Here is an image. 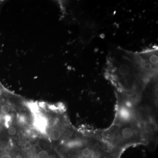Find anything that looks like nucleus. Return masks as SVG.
<instances>
[{"instance_id":"obj_7","label":"nucleus","mask_w":158,"mask_h":158,"mask_svg":"<svg viewBox=\"0 0 158 158\" xmlns=\"http://www.w3.org/2000/svg\"><path fill=\"white\" fill-rule=\"evenodd\" d=\"M7 132H8L9 135L11 136H14L17 133V130H16V129L14 127L11 126H9L8 128Z\"/></svg>"},{"instance_id":"obj_9","label":"nucleus","mask_w":158,"mask_h":158,"mask_svg":"<svg viewBox=\"0 0 158 158\" xmlns=\"http://www.w3.org/2000/svg\"><path fill=\"white\" fill-rule=\"evenodd\" d=\"M91 156L93 158H100L101 156V154L100 152L97 151H94L91 153Z\"/></svg>"},{"instance_id":"obj_13","label":"nucleus","mask_w":158,"mask_h":158,"mask_svg":"<svg viewBox=\"0 0 158 158\" xmlns=\"http://www.w3.org/2000/svg\"><path fill=\"white\" fill-rule=\"evenodd\" d=\"M77 158H84V156H79Z\"/></svg>"},{"instance_id":"obj_3","label":"nucleus","mask_w":158,"mask_h":158,"mask_svg":"<svg viewBox=\"0 0 158 158\" xmlns=\"http://www.w3.org/2000/svg\"><path fill=\"white\" fill-rule=\"evenodd\" d=\"M131 112L129 110L128 108H121L118 111V117L119 119L123 121H127L132 118Z\"/></svg>"},{"instance_id":"obj_12","label":"nucleus","mask_w":158,"mask_h":158,"mask_svg":"<svg viewBox=\"0 0 158 158\" xmlns=\"http://www.w3.org/2000/svg\"><path fill=\"white\" fill-rule=\"evenodd\" d=\"M85 158H92V157L91 156V155L85 157Z\"/></svg>"},{"instance_id":"obj_5","label":"nucleus","mask_w":158,"mask_h":158,"mask_svg":"<svg viewBox=\"0 0 158 158\" xmlns=\"http://www.w3.org/2000/svg\"><path fill=\"white\" fill-rule=\"evenodd\" d=\"M11 110L10 106L7 104L2 103L0 105V116H3L9 114Z\"/></svg>"},{"instance_id":"obj_10","label":"nucleus","mask_w":158,"mask_h":158,"mask_svg":"<svg viewBox=\"0 0 158 158\" xmlns=\"http://www.w3.org/2000/svg\"><path fill=\"white\" fill-rule=\"evenodd\" d=\"M31 147H32V145H31V143L28 141H27L24 144V148L26 150L30 149V148H31Z\"/></svg>"},{"instance_id":"obj_1","label":"nucleus","mask_w":158,"mask_h":158,"mask_svg":"<svg viewBox=\"0 0 158 158\" xmlns=\"http://www.w3.org/2000/svg\"><path fill=\"white\" fill-rule=\"evenodd\" d=\"M118 131L119 132L118 134L119 138H121L123 141H127L131 140L135 134L133 128L130 127H125L118 130Z\"/></svg>"},{"instance_id":"obj_8","label":"nucleus","mask_w":158,"mask_h":158,"mask_svg":"<svg viewBox=\"0 0 158 158\" xmlns=\"http://www.w3.org/2000/svg\"><path fill=\"white\" fill-rule=\"evenodd\" d=\"M91 153V150H90V148H84L82 151V155L85 157L90 155Z\"/></svg>"},{"instance_id":"obj_4","label":"nucleus","mask_w":158,"mask_h":158,"mask_svg":"<svg viewBox=\"0 0 158 158\" xmlns=\"http://www.w3.org/2000/svg\"><path fill=\"white\" fill-rule=\"evenodd\" d=\"M61 132L58 129L53 128L49 132V137L53 141H57L61 138Z\"/></svg>"},{"instance_id":"obj_6","label":"nucleus","mask_w":158,"mask_h":158,"mask_svg":"<svg viewBox=\"0 0 158 158\" xmlns=\"http://www.w3.org/2000/svg\"><path fill=\"white\" fill-rule=\"evenodd\" d=\"M50 156L48 152L44 150L39 152L37 155V158H49Z\"/></svg>"},{"instance_id":"obj_2","label":"nucleus","mask_w":158,"mask_h":158,"mask_svg":"<svg viewBox=\"0 0 158 158\" xmlns=\"http://www.w3.org/2000/svg\"><path fill=\"white\" fill-rule=\"evenodd\" d=\"M48 121L46 118L42 116H36L34 120V126L41 133H44L48 126Z\"/></svg>"},{"instance_id":"obj_11","label":"nucleus","mask_w":158,"mask_h":158,"mask_svg":"<svg viewBox=\"0 0 158 158\" xmlns=\"http://www.w3.org/2000/svg\"><path fill=\"white\" fill-rule=\"evenodd\" d=\"M156 108H158V98H156L154 102Z\"/></svg>"}]
</instances>
